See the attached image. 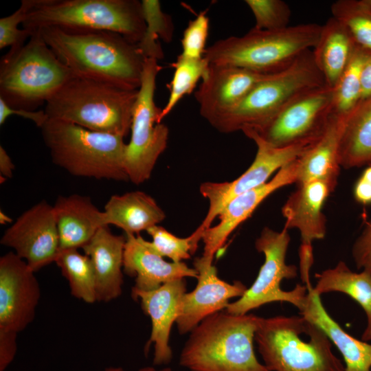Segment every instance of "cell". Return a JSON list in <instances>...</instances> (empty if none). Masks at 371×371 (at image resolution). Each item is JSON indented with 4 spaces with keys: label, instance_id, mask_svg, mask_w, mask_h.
<instances>
[{
    "label": "cell",
    "instance_id": "1",
    "mask_svg": "<svg viewBox=\"0 0 371 371\" xmlns=\"http://www.w3.org/2000/svg\"><path fill=\"white\" fill-rule=\"evenodd\" d=\"M38 30L58 59L76 76L139 89L145 58L137 45L122 34L54 27Z\"/></svg>",
    "mask_w": 371,
    "mask_h": 371
},
{
    "label": "cell",
    "instance_id": "2",
    "mask_svg": "<svg viewBox=\"0 0 371 371\" xmlns=\"http://www.w3.org/2000/svg\"><path fill=\"white\" fill-rule=\"evenodd\" d=\"M260 317L216 312L190 333L179 364L189 371H270L256 358L254 340Z\"/></svg>",
    "mask_w": 371,
    "mask_h": 371
},
{
    "label": "cell",
    "instance_id": "3",
    "mask_svg": "<svg viewBox=\"0 0 371 371\" xmlns=\"http://www.w3.org/2000/svg\"><path fill=\"white\" fill-rule=\"evenodd\" d=\"M254 340L270 371H346L328 337L302 315L260 317Z\"/></svg>",
    "mask_w": 371,
    "mask_h": 371
},
{
    "label": "cell",
    "instance_id": "4",
    "mask_svg": "<svg viewBox=\"0 0 371 371\" xmlns=\"http://www.w3.org/2000/svg\"><path fill=\"white\" fill-rule=\"evenodd\" d=\"M138 89L76 76L47 102L48 118L126 137L131 131Z\"/></svg>",
    "mask_w": 371,
    "mask_h": 371
},
{
    "label": "cell",
    "instance_id": "5",
    "mask_svg": "<svg viewBox=\"0 0 371 371\" xmlns=\"http://www.w3.org/2000/svg\"><path fill=\"white\" fill-rule=\"evenodd\" d=\"M40 128L52 162L69 174L96 179L129 181L124 166V137L50 118Z\"/></svg>",
    "mask_w": 371,
    "mask_h": 371
},
{
    "label": "cell",
    "instance_id": "6",
    "mask_svg": "<svg viewBox=\"0 0 371 371\" xmlns=\"http://www.w3.org/2000/svg\"><path fill=\"white\" fill-rule=\"evenodd\" d=\"M34 32L54 27L70 31H110L137 44L146 29L137 0H32L21 24Z\"/></svg>",
    "mask_w": 371,
    "mask_h": 371
},
{
    "label": "cell",
    "instance_id": "7",
    "mask_svg": "<svg viewBox=\"0 0 371 371\" xmlns=\"http://www.w3.org/2000/svg\"><path fill=\"white\" fill-rule=\"evenodd\" d=\"M322 25L304 23L278 30L252 28L207 47L204 58L211 65H226L271 74L291 65L315 45Z\"/></svg>",
    "mask_w": 371,
    "mask_h": 371
},
{
    "label": "cell",
    "instance_id": "8",
    "mask_svg": "<svg viewBox=\"0 0 371 371\" xmlns=\"http://www.w3.org/2000/svg\"><path fill=\"white\" fill-rule=\"evenodd\" d=\"M76 76L47 45L38 30L0 62V98L16 109L36 111Z\"/></svg>",
    "mask_w": 371,
    "mask_h": 371
},
{
    "label": "cell",
    "instance_id": "9",
    "mask_svg": "<svg viewBox=\"0 0 371 371\" xmlns=\"http://www.w3.org/2000/svg\"><path fill=\"white\" fill-rule=\"evenodd\" d=\"M324 85L309 49L289 67L268 75L235 108L210 124L224 133L258 130L295 97Z\"/></svg>",
    "mask_w": 371,
    "mask_h": 371
},
{
    "label": "cell",
    "instance_id": "10",
    "mask_svg": "<svg viewBox=\"0 0 371 371\" xmlns=\"http://www.w3.org/2000/svg\"><path fill=\"white\" fill-rule=\"evenodd\" d=\"M161 69L157 60L144 59L124 161L128 179L136 185L150 177L159 157L168 144L169 130L163 122L159 123L161 109L155 102L156 79Z\"/></svg>",
    "mask_w": 371,
    "mask_h": 371
},
{
    "label": "cell",
    "instance_id": "11",
    "mask_svg": "<svg viewBox=\"0 0 371 371\" xmlns=\"http://www.w3.org/2000/svg\"><path fill=\"white\" fill-rule=\"evenodd\" d=\"M291 238L288 229L280 232L265 227L255 242L258 252L265 255V262L252 285L234 302L229 303L225 311L233 315H245L251 310L271 302H289L299 310L304 305L308 289L297 284L289 291L280 288L284 279L297 276V267L287 265L286 255Z\"/></svg>",
    "mask_w": 371,
    "mask_h": 371
},
{
    "label": "cell",
    "instance_id": "12",
    "mask_svg": "<svg viewBox=\"0 0 371 371\" xmlns=\"http://www.w3.org/2000/svg\"><path fill=\"white\" fill-rule=\"evenodd\" d=\"M333 88L326 85L308 90L286 104L258 130L243 131L274 147L313 144L324 133L333 112Z\"/></svg>",
    "mask_w": 371,
    "mask_h": 371
},
{
    "label": "cell",
    "instance_id": "13",
    "mask_svg": "<svg viewBox=\"0 0 371 371\" xmlns=\"http://www.w3.org/2000/svg\"><path fill=\"white\" fill-rule=\"evenodd\" d=\"M248 137L257 146L255 159L240 177L231 181L205 182L200 192L209 201L205 218L194 232L202 239L203 232L212 226L221 210L232 199L268 181L282 167L298 158L311 144H300L286 147H274L256 135Z\"/></svg>",
    "mask_w": 371,
    "mask_h": 371
},
{
    "label": "cell",
    "instance_id": "14",
    "mask_svg": "<svg viewBox=\"0 0 371 371\" xmlns=\"http://www.w3.org/2000/svg\"><path fill=\"white\" fill-rule=\"evenodd\" d=\"M0 243L13 249L34 272L54 262L59 237L53 206L41 201L25 211L4 232Z\"/></svg>",
    "mask_w": 371,
    "mask_h": 371
},
{
    "label": "cell",
    "instance_id": "15",
    "mask_svg": "<svg viewBox=\"0 0 371 371\" xmlns=\"http://www.w3.org/2000/svg\"><path fill=\"white\" fill-rule=\"evenodd\" d=\"M34 273L14 252L0 258V332L17 334L34 319L41 297Z\"/></svg>",
    "mask_w": 371,
    "mask_h": 371
},
{
    "label": "cell",
    "instance_id": "16",
    "mask_svg": "<svg viewBox=\"0 0 371 371\" xmlns=\"http://www.w3.org/2000/svg\"><path fill=\"white\" fill-rule=\"evenodd\" d=\"M298 172L297 158L282 167L265 183L232 199L221 210L217 225L210 227L203 234L204 243L201 258L212 263L214 255L224 245L229 236L247 220L258 206L278 189L296 183Z\"/></svg>",
    "mask_w": 371,
    "mask_h": 371
},
{
    "label": "cell",
    "instance_id": "17",
    "mask_svg": "<svg viewBox=\"0 0 371 371\" xmlns=\"http://www.w3.org/2000/svg\"><path fill=\"white\" fill-rule=\"evenodd\" d=\"M269 74L226 65H211L195 92L201 116L210 124L235 108Z\"/></svg>",
    "mask_w": 371,
    "mask_h": 371
},
{
    "label": "cell",
    "instance_id": "18",
    "mask_svg": "<svg viewBox=\"0 0 371 371\" xmlns=\"http://www.w3.org/2000/svg\"><path fill=\"white\" fill-rule=\"evenodd\" d=\"M194 267L199 273L198 282L192 291L183 295L176 321L181 335L191 332L207 317L226 308L231 298L242 297L247 289L240 281L229 284L220 279L213 264L201 257L194 260Z\"/></svg>",
    "mask_w": 371,
    "mask_h": 371
},
{
    "label": "cell",
    "instance_id": "19",
    "mask_svg": "<svg viewBox=\"0 0 371 371\" xmlns=\"http://www.w3.org/2000/svg\"><path fill=\"white\" fill-rule=\"evenodd\" d=\"M333 191L328 183L321 180L299 184L282 207L286 219L284 227L296 228L300 233L302 260H313V241L326 236V218L322 207Z\"/></svg>",
    "mask_w": 371,
    "mask_h": 371
},
{
    "label": "cell",
    "instance_id": "20",
    "mask_svg": "<svg viewBox=\"0 0 371 371\" xmlns=\"http://www.w3.org/2000/svg\"><path fill=\"white\" fill-rule=\"evenodd\" d=\"M186 293L184 278L165 283L152 291L132 289L133 298L140 302L142 310L151 320L152 330L145 352H148L150 345L153 343L155 366L168 364L172 359L169 344L170 330L179 315L181 299Z\"/></svg>",
    "mask_w": 371,
    "mask_h": 371
},
{
    "label": "cell",
    "instance_id": "21",
    "mask_svg": "<svg viewBox=\"0 0 371 371\" xmlns=\"http://www.w3.org/2000/svg\"><path fill=\"white\" fill-rule=\"evenodd\" d=\"M126 238L123 271L135 278L133 289L152 291L175 280L198 278V271L184 262L164 260L139 234H126Z\"/></svg>",
    "mask_w": 371,
    "mask_h": 371
},
{
    "label": "cell",
    "instance_id": "22",
    "mask_svg": "<svg viewBox=\"0 0 371 371\" xmlns=\"http://www.w3.org/2000/svg\"><path fill=\"white\" fill-rule=\"evenodd\" d=\"M350 111L333 112L322 135L297 158V185L321 180L335 190L341 168L340 143Z\"/></svg>",
    "mask_w": 371,
    "mask_h": 371
},
{
    "label": "cell",
    "instance_id": "23",
    "mask_svg": "<svg viewBox=\"0 0 371 371\" xmlns=\"http://www.w3.org/2000/svg\"><path fill=\"white\" fill-rule=\"evenodd\" d=\"M126 239L104 226L82 248L93 265L97 302H108L122 293Z\"/></svg>",
    "mask_w": 371,
    "mask_h": 371
},
{
    "label": "cell",
    "instance_id": "24",
    "mask_svg": "<svg viewBox=\"0 0 371 371\" xmlns=\"http://www.w3.org/2000/svg\"><path fill=\"white\" fill-rule=\"evenodd\" d=\"M53 207L59 251L82 248L102 227L109 226L104 212L93 203L89 196L77 194L59 196Z\"/></svg>",
    "mask_w": 371,
    "mask_h": 371
},
{
    "label": "cell",
    "instance_id": "25",
    "mask_svg": "<svg viewBox=\"0 0 371 371\" xmlns=\"http://www.w3.org/2000/svg\"><path fill=\"white\" fill-rule=\"evenodd\" d=\"M308 292L300 314L319 327L341 352L346 371H370L371 344L346 332L323 306L320 295L313 286H306Z\"/></svg>",
    "mask_w": 371,
    "mask_h": 371
},
{
    "label": "cell",
    "instance_id": "26",
    "mask_svg": "<svg viewBox=\"0 0 371 371\" xmlns=\"http://www.w3.org/2000/svg\"><path fill=\"white\" fill-rule=\"evenodd\" d=\"M106 225L122 229L126 234H139L157 225L166 218L156 201L142 191L112 195L104 205Z\"/></svg>",
    "mask_w": 371,
    "mask_h": 371
},
{
    "label": "cell",
    "instance_id": "27",
    "mask_svg": "<svg viewBox=\"0 0 371 371\" xmlns=\"http://www.w3.org/2000/svg\"><path fill=\"white\" fill-rule=\"evenodd\" d=\"M357 46L347 28L331 16L322 25L312 54L325 84L334 88Z\"/></svg>",
    "mask_w": 371,
    "mask_h": 371
},
{
    "label": "cell",
    "instance_id": "28",
    "mask_svg": "<svg viewBox=\"0 0 371 371\" xmlns=\"http://www.w3.org/2000/svg\"><path fill=\"white\" fill-rule=\"evenodd\" d=\"M317 282L313 291L321 295L328 292L344 293L355 300L363 309L367 325L361 340H371V272L362 270L357 273L350 269L343 261L335 267L315 274Z\"/></svg>",
    "mask_w": 371,
    "mask_h": 371
},
{
    "label": "cell",
    "instance_id": "29",
    "mask_svg": "<svg viewBox=\"0 0 371 371\" xmlns=\"http://www.w3.org/2000/svg\"><path fill=\"white\" fill-rule=\"evenodd\" d=\"M339 163L344 168L371 166V96L350 111L341 139Z\"/></svg>",
    "mask_w": 371,
    "mask_h": 371
},
{
    "label": "cell",
    "instance_id": "30",
    "mask_svg": "<svg viewBox=\"0 0 371 371\" xmlns=\"http://www.w3.org/2000/svg\"><path fill=\"white\" fill-rule=\"evenodd\" d=\"M54 262L68 281L74 297L87 303L97 302L95 273L88 256L78 249L60 251Z\"/></svg>",
    "mask_w": 371,
    "mask_h": 371
},
{
    "label": "cell",
    "instance_id": "31",
    "mask_svg": "<svg viewBox=\"0 0 371 371\" xmlns=\"http://www.w3.org/2000/svg\"><path fill=\"white\" fill-rule=\"evenodd\" d=\"M146 29L137 47L144 58L157 60L164 58V52L159 40L165 43L172 41L174 25L169 14L162 11L158 0L142 1Z\"/></svg>",
    "mask_w": 371,
    "mask_h": 371
},
{
    "label": "cell",
    "instance_id": "32",
    "mask_svg": "<svg viewBox=\"0 0 371 371\" xmlns=\"http://www.w3.org/2000/svg\"><path fill=\"white\" fill-rule=\"evenodd\" d=\"M171 66L174 68V74L168 86L170 94L166 105L161 109L159 123L162 122L183 96L194 91L199 80L207 74L210 63L204 57L192 59L180 54Z\"/></svg>",
    "mask_w": 371,
    "mask_h": 371
},
{
    "label": "cell",
    "instance_id": "33",
    "mask_svg": "<svg viewBox=\"0 0 371 371\" xmlns=\"http://www.w3.org/2000/svg\"><path fill=\"white\" fill-rule=\"evenodd\" d=\"M371 52L357 45L346 67L333 88V112L351 111L361 100L363 66Z\"/></svg>",
    "mask_w": 371,
    "mask_h": 371
},
{
    "label": "cell",
    "instance_id": "34",
    "mask_svg": "<svg viewBox=\"0 0 371 371\" xmlns=\"http://www.w3.org/2000/svg\"><path fill=\"white\" fill-rule=\"evenodd\" d=\"M330 10L332 16L347 28L357 45L371 52V7L365 0H338Z\"/></svg>",
    "mask_w": 371,
    "mask_h": 371
},
{
    "label": "cell",
    "instance_id": "35",
    "mask_svg": "<svg viewBox=\"0 0 371 371\" xmlns=\"http://www.w3.org/2000/svg\"><path fill=\"white\" fill-rule=\"evenodd\" d=\"M146 232L152 238V241H148L150 247L161 256L168 257L175 262L189 259L196 251L200 240L194 232L188 237L179 238L159 225Z\"/></svg>",
    "mask_w": 371,
    "mask_h": 371
},
{
    "label": "cell",
    "instance_id": "36",
    "mask_svg": "<svg viewBox=\"0 0 371 371\" xmlns=\"http://www.w3.org/2000/svg\"><path fill=\"white\" fill-rule=\"evenodd\" d=\"M255 18L254 28L278 30L289 27L291 15L289 5L282 0H246Z\"/></svg>",
    "mask_w": 371,
    "mask_h": 371
},
{
    "label": "cell",
    "instance_id": "37",
    "mask_svg": "<svg viewBox=\"0 0 371 371\" xmlns=\"http://www.w3.org/2000/svg\"><path fill=\"white\" fill-rule=\"evenodd\" d=\"M32 7V0H22L20 7L12 14L0 19V49L10 47V50L20 49L25 44L34 32L20 30L18 26L23 23Z\"/></svg>",
    "mask_w": 371,
    "mask_h": 371
},
{
    "label": "cell",
    "instance_id": "38",
    "mask_svg": "<svg viewBox=\"0 0 371 371\" xmlns=\"http://www.w3.org/2000/svg\"><path fill=\"white\" fill-rule=\"evenodd\" d=\"M209 31V19L205 12L190 21L181 39V56L192 59L203 58Z\"/></svg>",
    "mask_w": 371,
    "mask_h": 371
},
{
    "label": "cell",
    "instance_id": "39",
    "mask_svg": "<svg viewBox=\"0 0 371 371\" xmlns=\"http://www.w3.org/2000/svg\"><path fill=\"white\" fill-rule=\"evenodd\" d=\"M352 256L358 269L371 272V221L354 243Z\"/></svg>",
    "mask_w": 371,
    "mask_h": 371
},
{
    "label": "cell",
    "instance_id": "40",
    "mask_svg": "<svg viewBox=\"0 0 371 371\" xmlns=\"http://www.w3.org/2000/svg\"><path fill=\"white\" fill-rule=\"evenodd\" d=\"M12 115L21 116L32 120L38 128H41L48 119L44 110L29 111L12 109L0 98V125H3L8 117Z\"/></svg>",
    "mask_w": 371,
    "mask_h": 371
},
{
    "label": "cell",
    "instance_id": "41",
    "mask_svg": "<svg viewBox=\"0 0 371 371\" xmlns=\"http://www.w3.org/2000/svg\"><path fill=\"white\" fill-rule=\"evenodd\" d=\"M17 334L0 332V371H4L14 358Z\"/></svg>",
    "mask_w": 371,
    "mask_h": 371
},
{
    "label": "cell",
    "instance_id": "42",
    "mask_svg": "<svg viewBox=\"0 0 371 371\" xmlns=\"http://www.w3.org/2000/svg\"><path fill=\"white\" fill-rule=\"evenodd\" d=\"M354 196L361 204L371 203V166H368L357 181L354 188Z\"/></svg>",
    "mask_w": 371,
    "mask_h": 371
},
{
    "label": "cell",
    "instance_id": "43",
    "mask_svg": "<svg viewBox=\"0 0 371 371\" xmlns=\"http://www.w3.org/2000/svg\"><path fill=\"white\" fill-rule=\"evenodd\" d=\"M14 165L5 149L0 146V179L1 183L13 175Z\"/></svg>",
    "mask_w": 371,
    "mask_h": 371
},
{
    "label": "cell",
    "instance_id": "44",
    "mask_svg": "<svg viewBox=\"0 0 371 371\" xmlns=\"http://www.w3.org/2000/svg\"><path fill=\"white\" fill-rule=\"evenodd\" d=\"M371 96V53L362 71L361 100Z\"/></svg>",
    "mask_w": 371,
    "mask_h": 371
},
{
    "label": "cell",
    "instance_id": "45",
    "mask_svg": "<svg viewBox=\"0 0 371 371\" xmlns=\"http://www.w3.org/2000/svg\"><path fill=\"white\" fill-rule=\"evenodd\" d=\"M104 371H124L120 367H110L104 370ZM138 371H172L170 368H164L161 369H157L152 366L144 367L140 368Z\"/></svg>",
    "mask_w": 371,
    "mask_h": 371
},
{
    "label": "cell",
    "instance_id": "46",
    "mask_svg": "<svg viewBox=\"0 0 371 371\" xmlns=\"http://www.w3.org/2000/svg\"><path fill=\"white\" fill-rule=\"evenodd\" d=\"M12 221V218L5 214L1 210L0 211V223L5 225L7 223H10Z\"/></svg>",
    "mask_w": 371,
    "mask_h": 371
},
{
    "label": "cell",
    "instance_id": "47",
    "mask_svg": "<svg viewBox=\"0 0 371 371\" xmlns=\"http://www.w3.org/2000/svg\"><path fill=\"white\" fill-rule=\"evenodd\" d=\"M366 3L371 7V0H365Z\"/></svg>",
    "mask_w": 371,
    "mask_h": 371
}]
</instances>
